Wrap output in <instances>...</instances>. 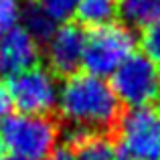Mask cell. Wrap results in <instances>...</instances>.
<instances>
[{"label": "cell", "instance_id": "cell-1", "mask_svg": "<svg viewBox=\"0 0 160 160\" xmlns=\"http://www.w3.org/2000/svg\"><path fill=\"white\" fill-rule=\"evenodd\" d=\"M120 106L112 85L98 75L75 73L59 87L57 109L69 126L112 134L122 116Z\"/></svg>", "mask_w": 160, "mask_h": 160}, {"label": "cell", "instance_id": "cell-2", "mask_svg": "<svg viewBox=\"0 0 160 160\" xmlns=\"http://www.w3.org/2000/svg\"><path fill=\"white\" fill-rule=\"evenodd\" d=\"M0 138L4 148L27 160H45L57 148L61 126L51 116L6 113L0 120Z\"/></svg>", "mask_w": 160, "mask_h": 160}, {"label": "cell", "instance_id": "cell-3", "mask_svg": "<svg viewBox=\"0 0 160 160\" xmlns=\"http://www.w3.org/2000/svg\"><path fill=\"white\" fill-rule=\"evenodd\" d=\"M112 136L118 160H160V116L150 106L122 113Z\"/></svg>", "mask_w": 160, "mask_h": 160}, {"label": "cell", "instance_id": "cell-4", "mask_svg": "<svg viewBox=\"0 0 160 160\" xmlns=\"http://www.w3.org/2000/svg\"><path fill=\"white\" fill-rule=\"evenodd\" d=\"M136 49L134 31L126 24L109 22L103 27L91 28L85 37L83 51V69L85 73L109 77Z\"/></svg>", "mask_w": 160, "mask_h": 160}, {"label": "cell", "instance_id": "cell-5", "mask_svg": "<svg viewBox=\"0 0 160 160\" xmlns=\"http://www.w3.org/2000/svg\"><path fill=\"white\" fill-rule=\"evenodd\" d=\"M116 98L120 103L132 108H148L160 99V67L146 55L132 53L109 75Z\"/></svg>", "mask_w": 160, "mask_h": 160}, {"label": "cell", "instance_id": "cell-6", "mask_svg": "<svg viewBox=\"0 0 160 160\" xmlns=\"http://www.w3.org/2000/svg\"><path fill=\"white\" fill-rule=\"evenodd\" d=\"M59 87L57 75L49 67L35 65L14 77H8L6 91L10 106H14L20 113L49 116L57 108Z\"/></svg>", "mask_w": 160, "mask_h": 160}, {"label": "cell", "instance_id": "cell-7", "mask_svg": "<svg viewBox=\"0 0 160 160\" xmlns=\"http://www.w3.org/2000/svg\"><path fill=\"white\" fill-rule=\"evenodd\" d=\"M85 37L81 24L75 22H63L55 28L51 39L45 43V59L47 67L57 77L67 79L83 67Z\"/></svg>", "mask_w": 160, "mask_h": 160}, {"label": "cell", "instance_id": "cell-8", "mask_svg": "<svg viewBox=\"0 0 160 160\" xmlns=\"http://www.w3.org/2000/svg\"><path fill=\"white\" fill-rule=\"evenodd\" d=\"M41 61V45L20 24L0 39V73L6 77L22 73Z\"/></svg>", "mask_w": 160, "mask_h": 160}, {"label": "cell", "instance_id": "cell-9", "mask_svg": "<svg viewBox=\"0 0 160 160\" xmlns=\"http://www.w3.org/2000/svg\"><path fill=\"white\" fill-rule=\"evenodd\" d=\"M118 12L126 27L144 28L160 20V0H118Z\"/></svg>", "mask_w": 160, "mask_h": 160}, {"label": "cell", "instance_id": "cell-10", "mask_svg": "<svg viewBox=\"0 0 160 160\" xmlns=\"http://www.w3.org/2000/svg\"><path fill=\"white\" fill-rule=\"evenodd\" d=\"M20 27L37 41V43H47L51 39V35L57 28V22L47 14V12L41 8V4L37 0H28L27 6H22L20 10Z\"/></svg>", "mask_w": 160, "mask_h": 160}, {"label": "cell", "instance_id": "cell-11", "mask_svg": "<svg viewBox=\"0 0 160 160\" xmlns=\"http://www.w3.org/2000/svg\"><path fill=\"white\" fill-rule=\"evenodd\" d=\"M79 24L89 28H98L103 24L113 22L118 12V0H77V10H75Z\"/></svg>", "mask_w": 160, "mask_h": 160}, {"label": "cell", "instance_id": "cell-12", "mask_svg": "<svg viewBox=\"0 0 160 160\" xmlns=\"http://www.w3.org/2000/svg\"><path fill=\"white\" fill-rule=\"evenodd\" d=\"M37 2L57 24L69 22L77 10V0H37Z\"/></svg>", "mask_w": 160, "mask_h": 160}, {"label": "cell", "instance_id": "cell-13", "mask_svg": "<svg viewBox=\"0 0 160 160\" xmlns=\"http://www.w3.org/2000/svg\"><path fill=\"white\" fill-rule=\"evenodd\" d=\"M140 45H142V51H144L146 57L152 59L160 67V20L142 28Z\"/></svg>", "mask_w": 160, "mask_h": 160}, {"label": "cell", "instance_id": "cell-14", "mask_svg": "<svg viewBox=\"0 0 160 160\" xmlns=\"http://www.w3.org/2000/svg\"><path fill=\"white\" fill-rule=\"evenodd\" d=\"M20 0H0V39L20 20Z\"/></svg>", "mask_w": 160, "mask_h": 160}, {"label": "cell", "instance_id": "cell-15", "mask_svg": "<svg viewBox=\"0 0 160 160\" xmlns=\"http://www.w3.org/2000/svg\"><path fill=\"white\" fill-rule=\"evenodd\" d=\"M45 160H77V158H75V152L69 148V146L63 144V146H57Z\"/></svg>", "mask_w": 160, "mask_h": 160}, {"label": "cell", "instance_id": "cell-16", "mask_svg": "<svg viewBox=\"0 0 160 160\" xmlns=\"http://www.w3.org/2000/svg\"><path fill=\"white\" fill-rule=\"evenodd\" d=\"M4 150L6 148H4V142H2V138H0V160L4 158Z\"/></svg>", "mask_w": 160, "mask_h": 160}, {"label": "cell", "instance_id": "cell-17", "mask_svg": "<svg viewBox=\"0 0 160 160\" xmlns=\"http://www.w3.org/2000/svg\"><path fill=\"white\" fill-rule=\"evenodd\" d=\"M2 160H27V158H20V156H14V154H12V156H4Z\"/></svg>", "mask_w": 160, "mask_h": 160}, {"label": "cell", "instance_id": "cell-18", "mask_svg": "<svg viewBox=\"0 0 160 160\" xmlns=\"http://www.w3.org/2000/svg\"><path fill=\"white\" fill-rule=\"evenodd\" d=\"M0 87H4V83H2V81H0Z\"/></svg>", "mask_w": 160, "mask_h": 160}, {"label": "cell", "instance_id": "cell-19", "mask_svg": "<svg viewBox=\"0 0 160 160\" xmlns=\"http://www.w3.org/2000/svg\"><path fill=\"white\" fill-rule=\"evenodd\" d=\"M158 116H160V106H158Z\"/></svg>", "mask_w": 160, "mask_h": 160}]
</instances>
